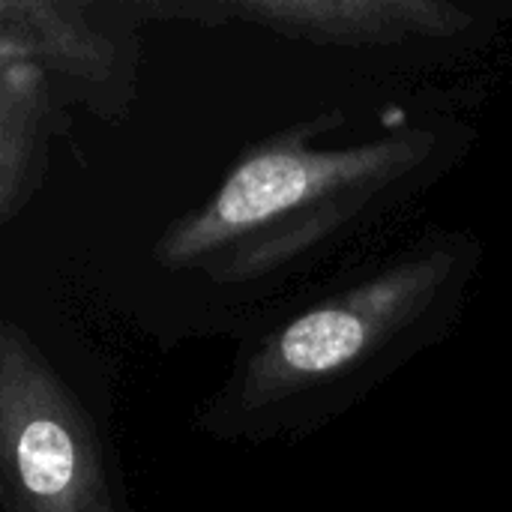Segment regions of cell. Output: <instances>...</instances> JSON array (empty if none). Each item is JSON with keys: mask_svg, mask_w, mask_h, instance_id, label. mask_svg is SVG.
<instances>
[{"mask_svg": "<svg viewBox=\"0 0 512 512\" xmlns=\"http://www.w3.org/2000/svg\"><path fill=\"white\" fill-rule=\"evenodd\" d=\"M312 186V168L294 156H261L246 162L222 189L216 216L243 228L294 207Z\"/></svg>", "mask_w": 512, "mask_h": 512, "instance_id": "1", "label": "cell"}, {"mask_svg": "<svg viewBox=\"0 0 512 512\" xmlns=\"http://www.w3.org/2000/svg\"><path fill=\"white\" fill-rule=\"evenodd\" d=\"M366 342V327L360 318L327 309L312 312L288 327L282 336V357L300 372H330L348 363Z\"/></svg>", "mask_w": 512, "mask_h": 512, "instance_id": "2", "label": "cell"}, {"mask_svg": "<svg viewBox=\"0 0 512 512\" xmlns=\"http://www.w3.org/2000/svg\"><path fill=\"white\" fill-rule=\"evenodd\" d=\"M18 471L33 495H60L75 474V447L69 435L48 420L30 423L18 438Z\"/></svg>", "mask_w": 512, "mask_h": 512, "instance_id": "3", "label": "cell"}]
</instances>
